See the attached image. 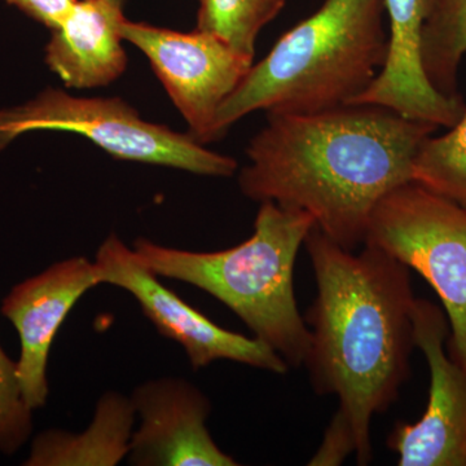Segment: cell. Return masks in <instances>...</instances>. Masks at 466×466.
Masks as SVG:
<instances>
[{"label":"cell","instance_id":"2e32d148","mask_svg":"<svg viewBox=\"0 0 466 466\" xmlns=\"http://www.w3.org/2000/svg\"><path fill=\"white\" fill-rule=\"evenodd\" d=\"M287 0H198V26L254 61L263 27L283 11Z\"/></svg>","mask_w":466,"mask_h":466},{"label":"cell","instance_id":"8fae6325","mask_svg":"<svg viewBox=\"0 0 466 466\" xmlns=\"http://www.w3.org/2000/svg\"><path fill=\"white\" fill-rule=\"evenodd\" d=\"M139 429L131 435L130 464L140 466H236L208 433L210 401L182 379L153 380L131 397Z\"/></svg>","mask_w":466,"mask_h":466},{"label":"cell","instance_id":"ac0fdd59","mask_svg":"<svg viewBox=\"0 0 466 466\" xmlns=\"http://www.w3.org/2000/svg\"><path fill=\"white\" fill-rule=\"evenodd\" d=\"M33 410L21 395L17 363L0 345V452L14 455L29 440Z\"/></svg>","mask_w":466,"mask_h":466},{"label":"cell","instance_id":"9a60e30c","mask_svg":"<svg viewBox=\"0 0 466 466\" xmlns=\"http://www.w3.org/2000/svg\"><path fill=\"white\" fill-rule=\"evenodd\" d=\"M465 55L466 0H437L421 42L422 67L435 90L449 97H462L459 69Z\"/></svg>","mask_w":466,"mask_h":466},{"label":"cell","instance_id":"52a82bcc","mask_svg":"<svg viewBox=\"0 0 466 466\" xmlns=\"http://www.w3.org/2000/svg\"><path fill=\"white\" fill-rule=\"evenodd\" d=\"M122 38L148 58L198 143L216 142L218 112L244 81L253 61L200 30L177 32L124 17Z\"/></svg>","mask_w":466,"mask_h":466},{"label":"cell","instance_id":"30bf717a","mask_svg":"<svg viewBox=\"0 0 466 466\" xmlns=\"http://www.w3.org/2000/svg\"><path fill=\"white\" fill-rule=\"evenodd\" d=\"M100 284L95 262L75 257L15 285L3 299L2 314L20 337L17 380L30 410L47 401V361L57 330L86 291Z\"/></svg>","mask_w":466,"mask_h":466},{"label":"cell","instance_id":"d6986e66","mask_svg":"<svg viewBox=\"0 0 466 466\" xmlns=\"http://www.w3.org/2000/svg\"><path fill=\"white\" fill-rule=\"evenodd\" d=\"M3 2L20 9L26 16L52 30L64 20L76 0H3Z\"/></svg>","mask_w":466,"mask_h":466},{"label":"cell","instance_id":"7c38bea8","mask_svg":"<svg viewBox=\"0 0 466 466\" xmlns=\"http://www.w3.org/2000/svg\"><path fill=\"white\" fill-rule=\"evenodd\" d=\"M437 0H383L389 18L385 66L351 104H375L415 121L450 128L464 115L462 97L435 90L421 61L422 32Z\"/></svg>","mask_w":466,"mask_h":466},{"label":"cell","instance_id":"8992f818","mask_svg":"<svg viewBox=\"0 0 466 466\" xmlns=\"http://www.w3.org/2000/svg\"><path fill=\"white\" fill-rule=\"evenodd\" d=\"M364 244L415 269L440 297L450 324V355L466 372V208L416 182L376 205Z\"/></svg>","mask_w":466,"mask_h":466},{"label":"cell","instance_id":"e0dca14e","mask_svg":"<svg viewBox=\"0 0 466 466\" xmlns=\"http://www.w3.org/2000/svg\"><path fill=\"white\" fill-rule=\"evenodd\" d=\"M412 180L466 208V110L449 133L426 137L413 162Z\"/></svg>","mask_w":466,"mask_h":466},{"label":"cell","instance_id":"9c48e42d","mask_svg":"<svg viewBox=\"0 0 466 466\" xmlns=\"http://www.w3.org/2000/svg\"><path fill=\"white\" fill-rule=\"evenodd\" d=\"M415 345L431 370L428 406L415 424L400 422L388 447L400 466H466V372L446 351L450 324L446 312L417 299Z\"/></svg>","mask_w":466,"mask_h":466},{"label":"cell","instance_id":"3957f363","mask_svg":"<svg viewBox=\"0 0 466 466\" xmlns=\"http://www.w3.org/2000/svg\"><path fill=\"white\" fill-rule=\"evenodd\" d=\"M383 0H324L279 38L218 112V139L257 110L306 115L351 104L386 63Z\"/></svg>","mask_w":466,"mask_h":466},{"label":"cell","instance_id":"ba28073f","mask_svg":"<svg viewBox=\"0 0 466 466\" xmlns=\"http://www.w3.org/2000/svg\"><path fill=\"white\" fill-rule=\"evenodd\" d=\"M95 265L101 284L115 285L133 294L158 332L182 346L193 370L217 360H232L276 375H285L290 370L266 343L223 329L164 287L158 276L115 233L100 245Z\"/></svg>","mask_w":466,"mask_h":466},{"label":"cell","instance_id":"5bb4252c","mask_svg":"<svg viewBox=\"0 0 466 466\" xmlns=\"http://www.w3.org/2000/svg\"><path fill=\"white\" fill-rule=\"evenodd\" d=\"M134 415L131 400L109 392L101 398L94 422L84 434H39L24 465H116L128 455Z\"/></svg>","mask_w":466,"mask_h":466},{"label":"cell","instance_id":"6da1fadb","mask_svg":"<svg viewBox=\"0 0 466 466\" xmlns=\"http://www.w3.org/2000/svg\"><path fill=\"white\" fill-rule=\"evenodd\" d=\"M305 247L318 294L303 317L311 334L303 366L318 395L339 400L309 465H341L350 455L368 465L373 417L397 401L410 375L417 300L410 269L373 245L343 249L317 226Z\"/></svg>","mask_w":466,"mask_h":466},{"label":"cell","instance_id":"ffe728a7","mask_svg":"<svg viewBox=\"0 0 466 466\" xmlns=\"http://www.w3.org/2000/svg\"><path fill=\"white\" fill-rule=\"evenodd\" d=\"M106 2L116 8L124 9L125 0H106Z\"/></svg>","mask_w":466,"mask_h":466},{"label":"cell","instance_id":"4fadbf2b","mask_svg":"<svg viewBox=\"0 0 466 466\" xmlns=\"http://www.w3.org/2000/svg\"><path fill=\"white\" fill-rule=\"evenodd\" d=\"M124 17V9L106 0H76L51 30L46 64L66 87L88 90L112 84L127 67L119 32Z\"/></svg>","mask_w":466,"mask_h":466},{"label":"cell","instance_id":"277c9868","mask_svg":"<svg viewBox=\"0 0 466 466\" xmlns=\"http://www.w3.org/2000/svg\"><path fill=\"white\" fill-rule=\"evenodd\" d=\"M314 226L305 211L265 201L253 235L229 249L200 253L139 238L134 251L156 275L200 288L225 303L291 370L305 364L311 339L293 279L297 256Z\"/></svg>","mask_w":466,"mask_h":466},{"label":"cell","instance_id":"5b68a950","mask_svg":"<svg viewBox=\"0 0 466 466\" xmlns=\"http://www.w3.org/2000/svg\"><path fill=\"white\" fill-rule=\"evenodd\" d=\"M34 131L82 135L115 158L228 177L238 162L204 148L191 134L144 121L121 97H78L46 88L20 106L0 108V153Z\"/></svg>","mask_w":466,"mask_h":466},{"label":"cell","instance_id":"7a4b0ae2","mask_svg":"<svg viewBox=\"0 0 466 466\" xmlns=\"http://www.w3.org/2000/svg\"><path fill=\"white\" fill-rule=\"evenodd\" d=\"M375 104L306 115L268 113L248 144L238 187L250 200L305 211L343 249L367 238L376 205L412 182L413 162L438 130Z\"/></svg>","mask_w":466,"mask_h":466}]
</instances>
